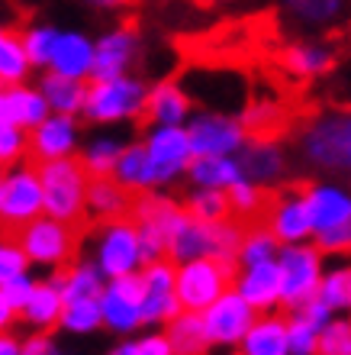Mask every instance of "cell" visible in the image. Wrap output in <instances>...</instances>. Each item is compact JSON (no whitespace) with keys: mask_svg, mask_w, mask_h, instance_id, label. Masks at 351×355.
<instances>
[{"mask_svg":"<svg viewBox=\"0 0 351 355\" xmlns=\"http://www.w3.org/2000/svg\"><path fill=\"white\" fill-rule=\"evenodd\" d=\"M306 165L325 175H351V110H323L296 136Z\"/></svg>","mask_w":351,"mask_h":355,"instance_id":"6da1fadb","label":"cell"},{"mask_svg":"<svg viewBox=\"0 0 351 355\" xmlns=\"http://www.w3.org/2000/svg\"><path fill=\"white\" fill-rule=\"evenodd\" d=\"M245 226L249 223H242L235 216L222 220V223H204V220L187 214L168 243V259L174 265L194 262V259H219V262L235 265Z\"/></svg>","mask_w":351,"mask_h":355,"instance_id":"7a4b0ae2","label":"cell"},{"mask_svg":"<svg viewBox=\"0 0 351 355\" xmlns=\"http://www.w3.org/2000/svg\"><path fill=\"white\" fill-rule=\"evenodd\" d=\"M148 85L136 75L107 78V81H91L87 85V103H84V120L93 126H120V123H136L145 116Z\"/></svg>","mask_w":351,"mask_h":355,"instance_id":"3957f363","label":"cell"},{"mask_svg":"<svg viewBox=\"0 0 351 355\" xmlns=\"http://www.w3.org/2000/svg\"><path fill=\"white\" fill-rule=\"evenodd\" d=\"M91 262L103 271V278L139 275V271L145 268L139 223H136L132 216L97 223L93 226V236H91Z\"/></svg>","mask_w":351,"mask_h":355,"instance_id":"277c9868","label":"cell"},{"mask_svg":"<svg viewBox=\"0 0 351 355\" xmlns=\"http://www.w3.org/2000/svg\"><path fill=\"white\" fill-rule=\"evenodd\" d=\"M42 191H46V214L65 223H78L87 216V187L91 175L81 165V159H55V162H36Z\"/></svg>","mask_w":351,"mask_h":355,"instance_id":"5b68a950","label":"cell"},{"mask_svg":"<svg viewBox=\"0 0 351 355\" xmlns=\"http://www.w3.org/2000/svg\"><path fill=\"white\" fill-rule=\"evenodd\" d=\"M142 146L148 152V171H152V191L177 184L187 178L194 165V146L187 126H148L142 136Z\"/></svg>","mask_w":351,"mask_h":355,"instance_id":"8992f818","label":"cell"},{"mask_svg":"<svg viewBox=\"0 0 351 355\" xmlns=\"http://www.w3.org/2000/svg\"><path fill=\"white\" fill-rule=\"evenodd\" d=\"M187 216V207L177 204L174 197L161 194V191H145L136 197L132 204V220L139 223V236H142V255L145 265L168 259V243L174 230L181 226V220Z\"/></svg>","mask_w":351,"mask_h":355,"instance_id":"52a82bcc","label":"cell"},{"mask_svg":"<svg viewBox=\"0 0 351 355\" xmlns=\"http://www.w3.org/2000/svg\"><path fill=\"white\" fill-rule=\"evenodd\" d=\"M13 236L23 245L29 265H36V268L62 271L74 262V249H78L74 223H65V220H55V216L46 214L26 223L23 230H17Z\"/></svg>","mask_w":351,"mask_h":355,"instance_id":"ba28073f","label":"cell"},{"mask_svg":"<svg viewBox=\"0 0 351 355\" xmlns=\"http://www.w3.org/2000/svg\"><path fill=\"white\" fill-rule=\"evenodd\" d=\"M280 265V284H284V297L280 307L296 310L300 304L313 300L323 284V249L316 243H296V245H280L278 252Z\"/></svg>","mask_w":351,"mask_h":355,"instance_id":"9c48e42d","label":"cell"},{"mask_svg":"<svg viewBox=\"0 0 351 355\" xmlns=\"http://www.w3.org/2000/svg\"><path fill=\"white\" fill-rule=\"evenodd\" d=\"M239 265L219 262V259H194V262L177 265V297L181 307L204 313L210 304L226 294L235 284Z\"/></svg>","mask_w":351,"mask_h":355,"instance_id":"30bf717a","label":"cell"},{"mask_svg":"<svg viewBox=\"0 0 351 355\" xmlns=\"http://www.w3.org/2000/svg\"><path fill=\"white\" fill-rule=\"evenodd\" d=\"M46 216V191L39 178L36 162L33 165H13L3 175V200H0V226L17 233L26 223Z\"/></svg>","mask_w":351,"mask_h":355,"instance_id":"8fae6325","label":"cell"},{"mask_svg":"<svg viewBox=\"0 0 351 355\" xmlns=\"http://www.w3.org/2000/svg\"><path fill=\"white\" fill-rule=\"evenodd\" d=\"M103 307V329L113 336H132L145 327V294H142V275H123L107 278L100 297Z\"/></svg>","mask_w":351,"mask_h":355,"instance_id":"7c38bea8","label":"cell"},{"mask_svg":"<svg viewBox=\"0 0 351 355\" xmlns=\"http://www.w3.org/2000/svg\"><path fill=\"white\" fill-rule=\"evenodd\" d=\"M187 132H190V146L194 155H239L249 146V130L242 116L222 110H200L187 120Z\"/></svg>","mask_w":351,"mask_h":355,"instance_id":"4fadbf2b","label":"cell"},{"mask_svg":"<svg viewBox=\"0 0 351 355\" xmlns=\"http://www.w3.org/2000/svg\"><path fill=\"white\" fill-rule=\"evenodd\" d=\"M139 275L142 294H145V327L165 329L184 310L177 297V265L171 259H158V262L145 265Z\"/></svg>","mask_w":351,"mask_h":355,"instance_id":"5bb4252c","label":"cell"},{"mask_svg":"<svg viewBox=\"0 0 351 355\" xmlns=\"http://www.w3.org/2000/svg\"><path fill=\"white\" fill-rule=\"evenodd\" d=\"M258 320V310L251 307L249 300L242 297L235 288H229L216 304L204 310V323L210 333V343L216 349H239L251 323Z\"/></svg>","mask_w":351,"mask_h":355,"instance_id":"9a60e30c","label":"cell"},{"mask_svg":"<svg viewBox=\"0 0 351 355\" xmlns=\"http://www.w3.org/2000/svg\"><path fill=\"white\" fill-rule=\"evenodd\" d=\"M261 223L278 236L280 245H296V243L316 239L313 216H309V207H306L303 187H296V191H280V194L274 191Z\"/></svg>","mask_w":351,"mask_h":355,"instance_id":"2e32d148","label":"cell"},{"mask_svg":"<svg viewBox=\"0 0 351 355\" xmlns=\"http://www.w3.org/2000/svg\"><path fill=\"white\" fill-rule=\"evenodd\" d=\"M81 123L78 116L65 113H48L36 130H29V159L33 162H55L74 159L81 152Z\"/></svg>","mask_w":351,"mask_h":355,"instance_id":"e0dca14e","label":"cell"},{"mask_svg":"<svg viewBox=\"0 0 351 355\" xmlns=\"http://www.w3.org/2000/svg\"><path fill=\"white\" fill-rule=\"evenodd\" d=\"M142 52V39L132 26H113L103 36H97V55H93V78L91 81H107V78L132 75V65Z\"/></svg>","mask_w":351,"mask_h":355,"instance_id":"ac0fdd59","label":"cell"},{"mask_svg":"<svg viewBox=\"0 0 351 355\" xmlns=\"http://www.w3.org/2000/svg\"><path fill=\"white\" fill-rule=\"evenodd\" d=\"M303 197L313 216L316 236L351 220V187L335 184V181H309L303 184Z\"/></svg>","mask_w":351,"mask_h":355,"instance_id":"d6986e66","label":"cell"},{"mask_svg":"<svg viewBox=\"0 0 351 355\" xmlns=\"http://www.w3.org/2000/svg\"><path fill=\"white\" fill-rule=\"evenodd\" d=\"M242 297L249 300L258 313H274V307H280L284 297V284H280V265L274 262H261V265H245L235 271V284Z\"/></svg>","mask_w":351,"mask_h":355,"instance_id":"ffe728a7","label":"cell"},{"mask_svg":"<svg viewBox=\"0 0 351 355\" xmlns=\"http://www.w3.org/2000/svg\"><path fill=\"white\" fill-rule=\"evenodd\" d=\"M93 55H97V39H91L87 33H78V29H62L52 62H48V71L74 78V81H91Z\"/></svg>","mask_w":351,"mask_h":355,"instance_id":"44dd1931","label":"cell"},{"mask_svg":"<svg viewBox=\"0 0 351 355\" xmlns=\"http://www.w3.org/2000/svg\"><path fill=\"white\" fill-rule=\"evenodd\" d=\"M239 162L245 178L264 191L278 187L287 178V152L280 149L278 139H249V146L239 152Z\"/></svg>","mask_w":351,"mask_h":355,"instance_id":"7402d4cb","label":"cell"},{"mask_svg":"<svg viewBox=\"0 0 351 355\" xmlns=\"http://www.w3.org/2000/svg\"><path fill=\"white\" fill-rule=\"evenodd\" d=\"M339 62L335 49L329 42H319V39H300V42H290L280 52V65H284L287 75L300 78V81H313V78L329 75Z\"/></svg>","mask_w":351,"mask_h":355,"instance_id":"603a6c76","label":"cell"},{"mask_svg":"<svg viewBox=\"0 0 351 355\" xmlns=\"http://www.w3.org/2000/svg\"><path fill=\"white\" fill-rule=\"evenodd\" d=\"M48 101L39 87L29 85H0V123H13L23 130H36L48 116Z\"/></svg>","mask_w":351,"mask_h":355,"instance_id":"cb8c5ba5","label":"cell"},{"mask_svg":"<svg viewBox=\"0 0 351 355\" xmlns=\"http://www.w3.org/2000/svg\"><path fill=\"white\" fill-rule=\"evenodd\" d=\"M190 116H194L190 94L177 81H158V85L148 87V103H145L148 126H187Z\"/></svg>","mask_w":351,"mask_h":355,"instance_id":"d4e9b609","label":"cell"},{"mask_svg":"<svg viewBox=\"0 0 351 355\" xmlns=\"http://www.w3.org/2000/svg\"><path fill=\"white\" fill-rule=\"evenodd\" d=\"M239 355H290V320L280 313H258L239 343Z\"/></svg>","mask_w":351,"mask_h":355,"instance_id":"484cf974","label":"cell"},{"mask_svg":"<svg viewBox=\"0 0 351 355\" xmlns=\"http://www.w3.org/2000/svg\"><path fill=\"white\" fill-rule=\"evenodd\" d=\"M132 204H136V194L129 187H123L116 178H91V187H87V216L91 220L107 223V220L132 216Z\"/></svg>","mask_w":351,"mask_h":355,"instance_id":"4316f807","label":"cell"},{"mask_svg":"<svg viewBox=\"0 0 351 355\" xmlns=\"http://www.w3.org/2000/svg\"><path fill=\"white\" fill-rule=\"evenodd\" d=\"M62 313H65V297H62V288H58L55 278L39 281L33 297L26 300V307L19 310V320L26 323L29 329L36 333H48V329L62 327Z\"/></svg>","mask_w":351,"mask_h":355,"instance_id":"83f0119b","label":"cell"},{"mask_svg":"<svg viewBox=\"0 0 351 355\" xmlns=\"http://www.w3.org/2000/svg\"><path fill=\"white\" fill-rule=\"evenodd\" d=\"M87 85L91 81H74V78L55 75V71H46L39 78V91L48 101V110L52 113H65V116H81L84 103H87Z\"/></svg>","mask_w":351,"mask_h":355,"instance_id":"f1b7e54d","label":"cell"},{"mask_svg":"<svg viewBox=\"0 0 351 355\" xmlns=\"http://www.w3.org/2000/svg\"><path fill=\"white\" fill-rule=\"evenodd\" d=\"M242 178L245 171H242L239 155H200L187 171L190 187H216V191H229Z\"/></svg>","mask_w":351,"mask_h":355,"instance_id":"f546056e","label":"cell"},{"mask_svg":"<svg viewBox=\"0 0 351 355\" xmlns=\"http://www.w3.org/2000/svg\"><path fill=\"white\" fill-rule=\"evenodd\" d=\"M165 333H168V339H171L174 355H206L213 349L204 313H194V310H181L165 327Z\"/></svg>","mask_w":351,"mask_h":355,"instance_id":"4dcf8cb0","label":"cell"},{"mask_svg":"<svg viewBox=\"0 0 351 355\" xmlns=\"http://www.w3.org/2000/svg\"><path fill=\"white\" fill-rule=\"evenodd\" d=\"M123 149H126V142H123L120 136H113V132H97V136H91V139L81 146L78 159H81V165L87 168L91 178H113Z\"/></svg>","mask_w":351,"mask_h":355,"instance_id":"1f68e13d","label":"cell"},{"mask_svg":"<svg viewBox=\"0 0 351 355\" xmlns=\"http://www.w3.org/2000/svg\"><path fill=\"white\" fill-rule=\"evenodd\" d=\"M33 62L23 46V33L0 23V85H26Z\"/></svg>","mask_w":351,"mask_h":355,"instance_id":"d6a6232c","label":"cell"},{"mask_svg":"<svg viewBox=\"0 0 351 355\" xmlns=\"http://www.w3.org/2000/svg\"><path fill=\"white\" fill-rule=\"evenodd\" d=\"M242 123H245V130H249L251 139H278V132L287 126V110L280 101L261 97V101H251L249 107H245Z\"/></svg>","mask_w":351,"mask_h":355,"instance_id":"836d02e7","label":"cell"},{"mask_svg":"<svg viewBox=\"0 0 351 355\" xmlns=\"http://www.w3.org/2000/svg\"><path fill=\"white\" fill-rule=\"evenodd\" d=\"M113 178L120 181L123 187H129L132 194H145L152 191V171H148V152L145 146L139 142H126L120 162H116V171Z\"/></svg>","mask_w":351,"mask_h":355,"instance_id":"e575fe53","label":"cell"},{"mask_svg":"<svg viewBox=\"0 0 351 355\" xmlns=\"http://www.w3.org/2000/svg\"><path fill=\"white\" fill-rule=\"evenodd\" d=\"M226 194H229L232 216H235V220H242V223H258V220H264V210H268V204H271V194L261 184H255V181H249V178H242V181H235Z\"/></svg>","mask_w":351,"mask_h":355,"instance_id":"d590c367","label":"cell"},{"mask_svg":"<svg viewBox=\"0 0 351 355\" xmlns=\"http://www.w3.org/2000/svg\"><path fill=\"white\" fill-rule=\"evenodd\" d=\"M278 252H280V239L258 220V223L245 226V236H242L239 259H235V265H239V268H245V265L274 262V259H278Z\"/></svg>","mask_w":351,"mask_h":355,"instance_id":"8d00e7d4","label":"cell"},{"mask_svg":"<svg viewBox=\"0 0 351 355\" xmlns=\"http://www.w3.org/2000/svg\"><path fill=\"white\" fill-rule=\"evenodd\" d=\"M187 214L204 220V223H222V220H232V204L226 191H216V187H190V194L184 200Z\"/></svg>","mask_w":351,"mask_h":355,"instance_id":"74e56055","label":"cell"},{"mask_svg":"<svg viewBox=\"0 0 351 355\" xmlns=\"http://www.w3.org/2000/svg\"><path fill=\"white\" fill-rule=\"evenodd\" d=\"M284 10L306 26H329L342 17V0H280Z\"/></svg>","mask_w":351,"mask_h":355,"instance_id":"f35d334b","label":"cell"},{"mask_svg":"<svg viewBox=\"0 0 351 355\" xmlns=\"http://www.w3.org/2000/svg\"><path fill=\"white\" fill-rule=\"evenodd\" d=\"M58 36H62V29L52 26V23H36V26L23 29V46H26V55L33 62V68L48 71V62H52Z\"/></svg>","mask_w":351,"mask_h":355,"instance_id":"ab89813d","label":"cell"},{"mask_svg":"<svg viewBox=\"0 0 351 355\" xmlns=\"http://www.w3.org/2000/svg\"><path fill=\"white\" fill-rule=\"evenodd\" d=\"M29 159V130L0 123V168L7 171L13 165H23Z\"/></svg>","mask_w":351,"mask_h":355,"instance_id":"60d3db41","label":"cell"},{"mask_svg":"<svg viewBox=\"0 0 351 355\" xmlns=\"http://www.w3.org/2000/svg\"><path fill=\"white\" fill-rule=\"evenodd\" d=\"M348 294H351V268H329L323 275V284H319L316 297L339 313V310H348Z\"/></svg>","mask_w":351,"mask_h":355,"instance_id":"b9f144b4","label":"cell"},{"mask_svg":"<svg viewBox=\"0 0 351 355\" xmlns=\"http://www.w3.org/2000/svg\"><path fill=\"white\" fill-rule=\"evenodd\" d=\"M23 271H29V259L23 252V245L17 243L13 233H3L0 236V288H7Z\"/></svg>","mask_w":351,"mask_h":355,"instance_id":"7bdbcfd3","label":"cell"},{"mask_svg":"<svg viewBox=\"0 0 351 355\" xmlns=\"http://www.w3.org/2000/svg\"><path fill=\"white\" fill-rule=\"evenodd\" d=\"M287 320H290V355H319V333L323 329L313 327L300 313H290Z\"/></svg>","mask_w":351,"mask_h":355,"instance_id":"ee69618b","label":"cell"},{"mask_svg":"<svg viewBox=\"0 0 351 355\" xmlns=\"http://www.w3.org/2000/svg\"><path fill=\"white\" fill-rule=\"evenodd\" d=\"M319 355H351V320L335 317L319 333Z\"/></svg>","mask_w":351,"mask_h":355,"instance_id":"f6af8a7d","label":"cell"},{"mask_svg":"<svg viewBox=\"0 0 351 355\" xmlns=\"http://www.w3.org/2000/svg\"><path fill=\"white\" fill-rule=\"evenodd\" d=\"M316 245L323 249V255H351V220L329 230V233H319Z\"/></svg>","mask_w":351,"mask_h":355,"instance_id":"bcb514c9","label":"cell"},{"mask_svg":"<svg viewBox=\"0 0 351 355\" xmlns=\"http://www.w3.org/2000/svg\"><path fill=\"white\" fill-rule=\"evenodd\" d=\"M36 284H39V281L33 278L29 271H23V275H17V278L10 281V284H7L3 291H7V297L13 300V307L23 310V307H26V300L33 297V291H36Z\"/></svg>","mask_w":351,"mask_h":355,"instance_id":"7dc6e473","label":"cell"},{"mask_svg":"<svg viewBox=\"0 0 351 355\" xmlns=\"http://www.w3.org/2000/svg\"><path fill=\"white\" fill-rule=\"evenodd\" d=\"M136 339H139V355H174L165 329L161 333H145V336H136Z\"/></svg>","mask_w":351,"mask_h":355,"instance_id":"c3c4849f","label":"cell"},{"mask_svg":"<svg viewBox=\"0 0 351 355\" xmlns=\"http://www.w3.org/2000/svg\"><path fill=\"white\" fill-rule=\"evenodd\" d=\"M55 343L48 339V333H29L26 339H23V349H19V355H55Z\"/></svg>","mask_w":351,"mask_h":355,"instance_id":"681fc988","label":"cell"},{"mask_svg":"<svg viewBox=\"0 0 351 355\" xmlns=\"http://www.w3.org/2000/svg\"><path fill=\"white\" fill-rule=\"evenodd\" d=\"M17 320H19V310L13 307V300L7 297V291L0 288V333H10Z\"/></svg>","mask_w":351,"mask_h":355,"instance_id":"f907efd6","label":"cell"},{"mask_svg":"<svg viewBox=\"0 0 351 355\" xmlns=\"http://www.w3.org/2000/svg\"><path fill=\"white\" fill-rule=\"evenodd\" d=\"M107 355H139V339H136V336L120 339V343H116V346H113Z\"/></svg>","mask_w":351,"mask_h":355,"instance_id":"816d5d0a","label":"cell"},{"mask_svg":"<svg viewBox=\"0 0 351 355\" xmlns=\"http://www.w3.org/2000/svg\"><path fill=\"white\" fill-rule=\"evenodd\" d=\"M23 339H17L13 333H0V355H19Z\"/></svg>","mask_w":351,"mask_h":355,"instance_id":"f5cc1de1","label":"cell"},{"mask_svg":"<svg viewBox=\"0 0 351 355\" xmlns=\"http://www.w3.org/2000/svg\"><path fill=\"white\" fill-rule=\"evenodd\" d=\"M84 3L93 10H123V7H129V3H136V0H84Z\"/></svg>","mask_w":351,"mask_h":355,"instance_id":"db71d44e","label":"cell"},{"mask_svg":"<svg viewBox=\"0 0 351 355\" xmlns=\"http://www.w3.org/2000/svg\"><path fill=\"white\" fill-rule=\"evenodd\" d=\"M200 7H219V3H229V0H197Z\"/></svg>","mask_w":351,"mask_h":355,"instance_id":"11a10c76","label":"cell"},{"mask_svg":"<svg viewBox=\"0 0 351 355\" xmlns=\"http://www.w3.org/2000/svg\"><path fill=\"white\" fill-rule=\"evenodd\" d=\"M3 175H7V171L0 168V200H3Z\"/></svg>","mask_w":351,"mask_h":355,"instance_id":"9f6ffc18","label":"cell"},{"mask_svg":"<svg viewBox=\"0 0 351 355\" xmlns=\"http://www.w3.org/2000/svg\"><path fill=\"white\" fill-rule=\"evenodd\" d=\"M348 313H351V294H348Z\"/></svg>","mask_w":351,"mask_h":355,"instance_id":"6f0895ef","label":"cell"},{"mask_svg":"<svg viewBox=\"0 0 351 355\" xmlns=\"http://www.w3.org/2000/svg\"><path fill=\"white\" fill-rule=\"evenodd\" d=\"M55 355H74V352H55Z\"/></svg>","mask_w":351,"mask_h":355,"instance_id":"680465c9","label":"cell"},{"mask_svg":"<svg viewBox=\"0 0 351 355\" xmlns=\"http://www.w3.org/2000/svg\"><path fill=\"white\" fill-rule=\"evenodd\" d=\"M348 29H351V23H348Z\"/></svg>","mask_w":351,"mask_h":355,"instance_id":"91938a15","label":"cell"}]
</instances>
